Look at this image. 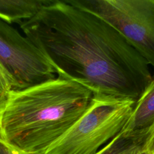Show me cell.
Segmentation results:
<instances>
[{"instance_id": "6da1fadb", "label": "cell", "mask_w": 154, "mask_h": 154, "mask_svg": "<svg viewBox=\"0 0 154 154\" xmlns=\"http://www.w3.org/2000/svg\"><path fill=\"white\" fill-rule=\"evenodd\" d=\"M19 27L57 76L93 94L137 100L153 78L150 65L119 31L66 0H51Z\"/></svg>"}, {"instance_id": "7a4b0ae2", "label": "cell", "mask_w": 154, "mask_h": 154, "mask_svg": "<svg viewBox=\"0 0 154 154\" xmlns=\"http://www.w3.org/2000/svg\"><path fill=\"white\" fill-rule=\"evenodd\" d=\"M78 82L55 77L7 93L0 138L32 154H44L82 116L93 97Z\"/></svg>"}, {"instance_id": "3957f363", "label": "cell", "mask_w": 154, "mask_h": 154, "mask_svg": "<svg viewBox=\"0 0 154 154\" xmlns=\"http://www.w3.org/2000/svg\"><path fill=\"white\" fill-rule=\"evenodd\" d=\"M135 102L93 94L82 116L44 154H95L123 129Z\"/></svg>"}, {"instance_id": "277c9868", "label": "cell", "mask_w": 154, "mask_h": 154, "mask_svg": "<svg viewBox=\"0 0 154 154\" xmlns=\"http://www.w3.org/2000/svg\"><path fill=\"white\" fill-rule=\"evenodd\" d=\"M119 31L154 67V0H66Z\"/></svg>"}, {"instance_id": "5b68a950", "label": "cell", "mask_w": 154, "mask_h": 154, "mask_svg": "<svg viewBox=\"0 0 154 154\" xmlns=\"http://www.w3.org/2000/svg\"><path fill=\"white\" fill-rule=\"evenodd\" d=\"M0 63L23 89L55 78L56 70L46 56L24 34L0 19Z\"/></svg>"}, {"instance_id": "8992f818", "label": "cell", "mask_w": 154, "mask_h": 154, "mask_svg": "<svg viewBox=\"0 0 154 154\" xmlns=\"http://www.w3.org/2000/svg\"><path fill=\"white\" fill-rule=\"evenodd\" d=\"M154 125V78L136 100L132 111L122 131H137Z\"/></svg>"}, {"instance_id": "52a82bcc", "label": "cell", "mask_w": 154, "mask_h": 154, "mask_svg": "<svg viewBox=\"0 0 154 154\" xmlns=\"http://www.w3.org/2000/svg\"><path fill=\"white\" fill-rule=\"evenodd\" d=\"M153 126L137 131H121L95 154H137L145 148Z\"/></svg>"}, {"instance_id": "ba28073f", "label": "cell", "mask_w": 154, "mask_h": 154, "mask_svg": "<svg viewBox=\"0 0 154 154\" xmlns=\"http://www.w3.org/2000/svg\"><path fill=\"white\" fill-rule=\"evenodd\" d=\"M51 0H0V19L20 25L35 16Z\"/></svg>"}, {"instance_id": "9c48e42d", "label": "cell", "mask_w": 154, "mask_h": 154, "mask_svg": "<svg viewBox=\"0 0 154 154\" xmlns=\"http://www.w3.org/2000/svg\"><path fill=\"white\" fill-rule=\"evenodd\" d=\"M0 88L5 91L16 90L14 81L0 63Z\"/></svg>"}, {"instance_id": "30bf717a", "label": "cell", "mask_w": 154, "mask_h": 154, "mask_svg": "<svg viewBox=\"0 0 154 154\" xmlns=\"http://www.w3.org/2000/svg\"><path fill=\"white\" fill-rule=\"evenodd\" d=\"M0 154H32L22 150L0 138Z\"/></svg>"}, {"instance_id": "8fae6325", "label": "cell", "mask_w": 154, "mask_h": 154, "mask_svg": "<svg viewBox=\"0 0 154 154\" xmlns=\"http://www.w3.org/2000/svg\"><path fill=\"white\" fill-rule=\"evenodd\" d=\"M149 154H154V125L147 140L145 148Z\"/></svg>"}, {"instance_id": "7c38bea8", "label": "cell", "mask_w": 154, "mask_h": 154, "mask_svg": "<svg viewBox=\"0 0 154 154\" xmlns=\"http://www.w3.org/2000/svg\"><path fill=\"white\" fill-rule=\"evenodd\" d=\"M7 93L8 91H5L0 88V124L2 112L5 108V105L7 101Z\"/></svg>"}, {"instance_id": "4fadbf2b", "label": "cell", "mask_w": 154, "mask_h": 154, "mask_svg": "<svg viewBox=\"0 0 154 154\" xmlns=\"http://www.w3.org/2000/svg\"><path fill=\"white\" fill-rule=\"evenodd\" d=\"M137 154H149V153L147 152V150L145 149H144L140 150V152H138Z\"/></svg>"}]
</instances>
